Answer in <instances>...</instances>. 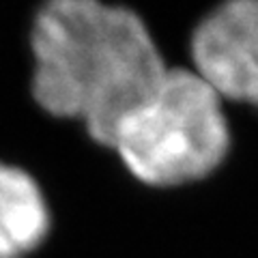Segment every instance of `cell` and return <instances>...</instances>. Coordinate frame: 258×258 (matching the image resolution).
<instances>
[{
    "label": "cell",
    "instance_id": "obj_1",
    "mask_svg": "<svg viewBox=\"0 0 258 258\" xmlns=\"http://www.w3.org/2000/svg\"><path fill=\"white\" fill-rule=\"evenodd\" d=\"M26 58L32 106L50 120L80 123L103 149L170 69L138 13L99 0L37 7L26 24Z\"/></svg>",
    "mask_w": 258,
    "mask_h": 258
},
{
    "label": "cell",
    "instance_id": "obj_4",
    "mask_svg": "<svg viewBox=\"0 0 258 258\" xmlns=\"http://www.w3.org/2000/svg\"><path fill=\"white\" fill-rule=\"evenodd\" d=\"M54 209L26 164L0 157V258H35L50 243Z\"/></svg>",
    "mask_w": 258,
    "mask_h": 258
},
{
    "label": "cell",
    "instance_id": "obj_3",
    "mask_svg": "<svg viewBox=\"0 0 258 258\" xmlns=\"http://www.w3.org/2000/svg\"><path fill=\"white\" fill-rule=\"evenodd\" d=\"M194 71L224 99L258 108V0L209 13L191 37Z\"/></svg>",
    "mask_w": 258,
    "mask_h": 258
},
{
    "label": "cell",
    "instance_id": "obj_2",
    "mask_svg": "<svg viewBox=\"0 0 258 258\" xmlns=\"http://www.w3.org/2000/svg\"><path fill=\"white\" fill-rule=\"evenodd\" d=\"M222 97L194 69H168L151 99L127 116L110 149L151 187H174L211 174L228 153Z\"/></svg>",
    "mask_w": 258,
    "mask_h": 258
}]
</instances>
